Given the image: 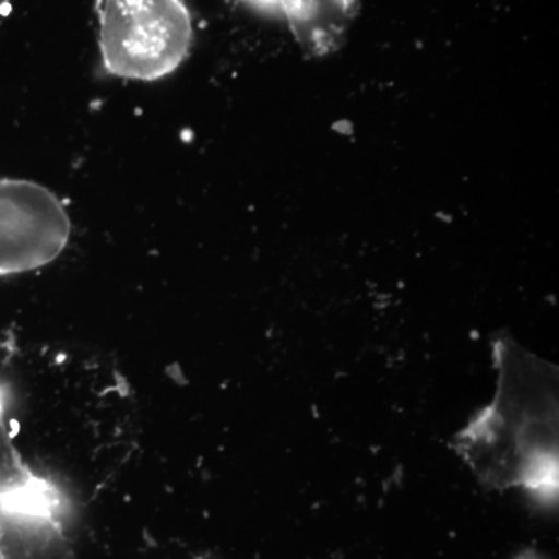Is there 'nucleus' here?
I'll return each instance as SVG.
<instances>
[{
	"label": "nucleus",
	"instance_id": "3",
	"mask_svg": "<svg viewBox=\"0 0 559 559\" xmlns=\"http://www.w3.org/2000/svg\"><path fill=\"white\" fill-rule=\"evenodd\" d=\"M69 237L68 210L53 191L33 180L0 178V275L46 266Z\"/></svg>",
	"mask_w": 559,
	"mask_h": 559
},
{
	"label": "nucleus",
	"instance_id": "7",
	"mask_svg": "<svg viewBox=\"0 0 559 559\" xmlns=\"http://www.w3.org/2000/svg\"><path fill=\"white\" fill-rule=\"evenodd\" d=\"M516 559H543V557L536 554L535 550H527L524 551V554H521L520 557H518Z\"/></svg>",
	"mask_w": 559,
	"mask_h": 559
},
{
	"label": "nucleus",
	"instance_id": "5",
	"mask_svg": "<svg viewBox=\"0 0 559 559\" xmlns=\"http://www.w3.org/2000/svg\"><path fill=\"white\" fill-rule=\"evenodd\" d=\"M246 2L252 3L257 9L280 11V3H282V0H246Z\"/></svg>",
	"mask_w": 559,
	"mask_h": 559
},
{
	"label": "nucleus",
	"instance_id": "2",
	"mask_svg": "<svg viewBox=\"0 0 559 559\" xmlns=\"http://www.w3.org/2000/svg\"><path fill=\"white\" fill-rule=\"evenodd\" d=\"M103 66L124 80L156 81L189 57L193 43L183 0H97Z\"/></svg>",
	"mask_w": 559,
	"mask_h": 559
},
{
	"label": "nucleus",
	"instance_id": "1",
	"mask_svg": "<svg viewBox=\"0 0 559 559\" xmlns=\"http://www.w3.org/2000/svg\"><path fill=\"white\" fill-rule=\"evenodd\" d=\"M498 399L460 436L465 454L489 487H524L557 499V377L520 348L498 347Z\"/></svg>",
	"mask_w": 559,
	"mask_h": 559
},
{
	"label": "nucleus",
	"instance_id": "4",
	"mask_svg": "<svg viewBox=\"0 0 559 559\" xmlns=\"http://www.w3.org/2000/svg\"><path fill=\"white\" fill-rule=\"evenodd\" d=\"M359 10V0H282L290 32L301 49L323 57L340 49Z\"/></svg>",
	"mask_w": 559,
	"mask_h": 559
},
{
	"label": "nucleus",
	"instance_id": "6",
	"mask_svg": "<svg viewBox=\"0 0 559 559\" xmlns=\"http://www.w3.org/2000/svg\"><path fill=\"white\" fill-rule=\"evenodd\" d=\"M11 2H13V0H0V22H2L3 17L9 13Z\"/></svg>",
	"mask_w": 559,
	"mask_h": 559
}]
</instances>
